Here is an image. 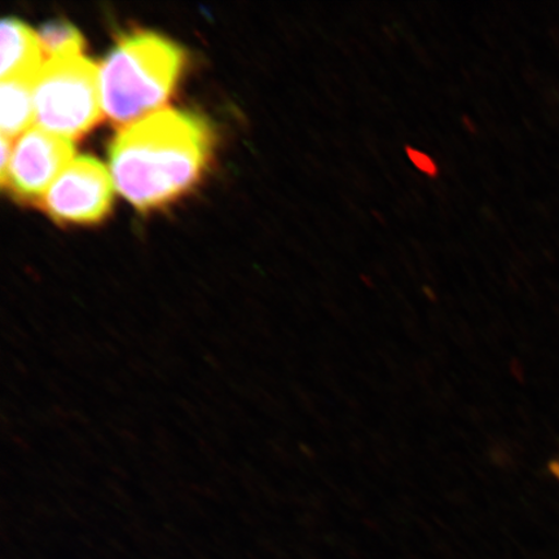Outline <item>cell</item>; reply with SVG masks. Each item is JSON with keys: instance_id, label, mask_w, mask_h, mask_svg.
Returning a JSON list of instances; mask_svg holds the SVG:
<instances>
[{"instance_id": "1", "label": "cell", "mask_w": 559, "mask_h": 559, "mask_svg": "<svg viewBox=\"0 0 559 559\" xmlns=\"http://www.w3.org/2000/svg\"><path fill=\"white\" fill-rule=\"evenodd\" d=\"M213 145L204 118L160 110L118 132L109 150L111 178L132 205L163 206L198 183Z\"/></svg>"}, {"instance_id": "2", "label": "cell", "mask_w": 559, "mask_h": 559, "mask_svg": "<svg viewBox=\"0 0 559 559\" xmlns=\"http://www.w3.org/2000/svg\"><path fill=\"white\" fill-rule=\"evenodd\" d=\"M185 64V51L163 35H128L118 41L99 70L104 114L117 123L142 120L169 100Z\"/></svg>"}, {"instance_id": "3", "label": "cell", "mask_w": 559, "mask_h": 559, "mask_svg": "<svg viewBox=\"0 0 559 559\" xmlns=\"http://www.w3.org/2000/svg\"><path fill=\"white\" fill-rule=\"evenodd\" d=\"M99 68L81 53L46 62L34 83V117L39 128L62 138L86 134L102 117Z\"/></svg>"}, {"instance_id": "4", "label": "cell", "mask_w": 559, "mask_h": 559, "mask_svg": "<svg viewBox=\"0 0 559 559\" xmlns=\"http://www.w3.org/2000/svg\"><path fill=\"white\" fill-rule=\"evenodd\" d=\"M114 187V178L99 159L74 158L48 188L45 207L62 222L94 223L109 212Z\"/></svg>"}, {"instance_id": "5", "label": "cell", "mask_w": 559, "mask_h": 559, "mask_svg": "<svg viewBox=\"0 0 559 559\" xmlns=\"http://www.w3.org/2000/svg\"><path fill=\"white\" fill-rule=\"evenodd\" d=\"M72 139L31 128L12 146V155L3 183H9L21 198L38 199L47 193L59 175L74 159Z\"/></svg>"}, {"instance_id": "6", "label": "cell", "mask_w": 559, "mask_h": 559, "mask_svg": "<svg viewBox=\"0 0 559 559\" xmlns=\"http://www.w3.org/2000/svg\"><path fill=\"white\" fill-rule=\"evenodd\" d=\"M38 34L23 21L5 19L2 23V81L37 79L41 69Z\"/></svg>"}, {"instance_id": "7", "label": "cell", "mask_w": 559, "mask_h": 559, "mask_svg": "<svg viewBox=\"0 0 559 559\" xmlns=\"http://www.w3.org/2000/svg\"><path fill=\"white\" fill-rule=\"evenodd\" d=\"M37 79L2 81V135L9 139L29 130L34 116L33 90Z\"/></svg>"}, {"instance_id": "8", "label": "cell", "mask_w": 559, "mask_h": 559, "mask_svg": "<svg viewBox=\"0 0 559 559\" xmlns=\"http://www.w3.org/2000/svg\"><path fill=\"white\" fill-rule=\"evenodd\" d=\"M41 50L50 56V59L58 56L81 53L83 37L73 25L66 21H53L41 27L38 34Z\"/></svg>"}, {"instance_id": "9", "label": "cell", "mask_w": 559, "mask_h": 559, "mask_svg": "<svg viewBox=\"0 0 559 559\" xmlns=\"http://www.w3.org/2000/svg\"><path fill=\"white\" fill-rule=\"evenodd\" d=\"M405 156H407L412 166H414L417 171L426 175V177L431 179L439 177V165L437 160L429 155V153L408 145L405 146Z\"/></svg>"}, {"instance_id": "10", "label": "cell", "mask_w": 559, "mask_h": 559, "mask_svg": "<svg viewBox=\"0 0 559 559\" xmlns=\"http://www.w3.org/2000/svg\"><path fill=\"white\" fill-rule=\"evenodd\" d=\"M461 123H463L464 129L469 132V134H475V132H478V126L474 122L471 116L464 115L461 117Z\"/></svg>"}, {"instance_id": "11", "label": "cell", "mask_w": 559, "mask_h": 559, "mask_svg": "<svg viewBox=\"0 0 559 559\" xmlns=\"http://www.w3.org/2000/svg\"><path fill=\"white\" fill-rule=\"evenodd\" d=\"M551 472H554L556 477L559 479V460L556 461L554 465H551Z\"/></svg>"}]
</instances>
